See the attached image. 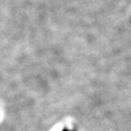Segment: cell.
Here are the masks:
<instances>
[{"label":"cell","instance_id":"obj_1","mask_svg":"<svg viewBox=\"0 0 131 131\" xmlns=\"http://www.w3.org/2000/svg\"><path fill=\"white\" fill-rule=\"evenodd\" d=\"M62 131H74V130H69V129H68V128H64Z\"/></svg>","mask_w":131,"mask_h":131}]
</instances>
